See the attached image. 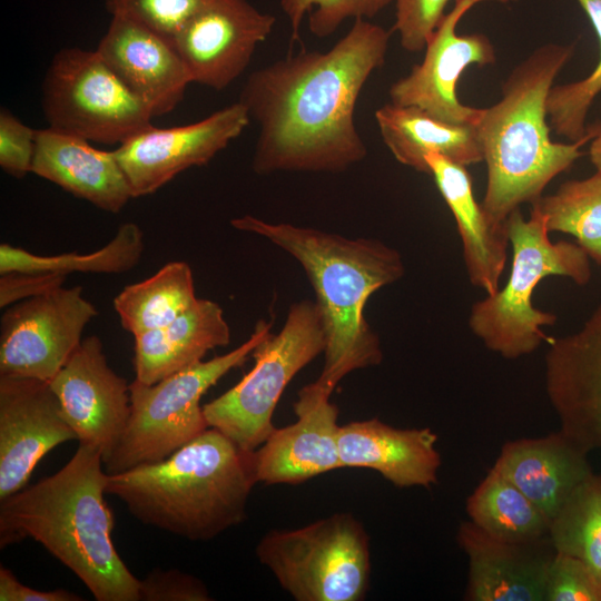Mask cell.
<instances>
[{
  "instance_id": "4316f807",
  "label": "cell",
  "mask_w": 601,
  "mask_h": 601,
  "mask_svg": "<svg viewBox=\"0 0 601 601\" xmlns=\"http://www.w3.org/2000/svg\"><path fill=\"white\" fill-rule=\"evenodd\" d=\"M197 300L190 266L170 262L147 279L126 286L112 304L124 329L136 336L171 323Z\"/></svg>"
},
{
  "instance_id": "d6986e66",
  "label": "cell",
  "mask_w": 601,
  "mask_h": 601,
  "mask_svg": "<svg viewBox=\"0 0 601 601\" xmlns=\"http://www.w3.org/2000/svg\"><path fill=\"white\" fill-rule=\"evenodd\" d=\"M96 50L154 117L173 111L193 82L174 43L132 19L112 16Z\"/></svg>"
},
{
  "instance_id": "484cf974",
  "label": "cell",
  "mask_w": 601,
  "mask_h": 601,
  "mask_svg": "<svg viewBox=\"0 0 601 601\" xmlns=\"http://www.w3.org/2000/svg\"><path fill=\"white\" fill-rule=\"evenodd\" d=\"M375 121L393 157L416 171L428 175L430 152L463 166L483 161L475 125L443 121L417 107L391 102L376 109Z\"/></svg>"
},
{
  "instance_id": "7402d4cb",
  "label": "cell",
  "mask_w": 601,
  "mask_h": 601,
  "mask_svg": "<svg viewBox=\"0 0 601 601\" xmlns=\"http://www.w3.org/2000/svg\"><path fill=\"white\" fill-rule=\"evenodd\" d=\"M588 454L561 430L506 442L492 466L549 520L592 473Z\"/></svg>"
},
{
  "instance_id": "44dd1931",
  "label": "cell",
  "mask_w": 601,
  "mask_h": 601,
  "mask_svg": "<svg viewBox=\"0 0 601 601\" xmlns=\"http://www.w3.org/2000/svg\"><path fill=\"white\" fill-rule=\"evenodd\" d=\"M437 435L428 427L398 428L377 418L341 425L338 452L343 467L378 472L397 487H430L442 464Z\"/></svg>"
},
{
  "instance_id": "603a6c76",
  "label": "cell",
  "mask_w": 601,
  "mask_h": 601,
  "mask_svg": "<svg viewBox=\"0 0 601 601\" xmlns=\"http://www.w3.org/2000/svg\"><path fill=\"white\" fill-rule=\"evenodd\" d=\"M31 173L108 213H119L134 198L114 150L49 127L37 130Z\"/></svg>"
},
{
  "instance_id": "d590c367",
  "label": "cell",
  "mask_w": 601,
  "mask_h": 601,
  "mask_svg": "<svg viewBox=\"0 0 601 601\" xmlns=\"http://www.w3.org/2000/svg\"><path fill=\"white\" fill-rule=\"evenodd\" d=\"M452 0H395L393 30L407 52L424 50ZM455 1V0H454Z\"/></svg>"
},
{
  "instance_id": "60d3db41",
  "label": "cell",
  "mask_w": 601,
  "mask_h": 601,
  "mask_svg": "<svg viewBox=\"0 0 601 601\" xmlns=\"http://www.w3.org/2000/svg\"><path fill=\"white\" fill-rule=\"evenodd\" d=\"M590 159L598 173H601V128L593 137L590 146Z\"/></svg>"
},
{
  "instance_id": "b9f144b4",
  "label": "cell",
  "mask_w": 601,
  "mask_h": 601,
  "mask_svg": "<svg viewBox=\"0 0 601 601\" xmlns=\"http://www.w3.org/2000/svg\"><path fill=\"white\" fill-rule=\"evenodd\" d=\"M505 1H506V3H508V2L519 1V0H505Z\"/></svg>"
},
{
  "instance_id": "74e56055",
  "label": "cell",
  "mask_w": 601,
  "mask_h": 601,
  "mask_svg": "<svg viewBox=\"0 0 601 601\" xmlns=\"http://www.w3.org/2000/svg\"><path fill=\"white\" fill-rule=\"evenodd\" d=\"M205 583L177 569L152 570L140 580L139 601H209Z\"/></svg>"
},
{
  "instance_id": "836d02e7",
  "label": "cell",
  "mask_w": 601,
  "mask_h": 601,
  "mask_svg": "<svg viewBox=\"0 0 601 601\" xmlns=\"http://www.w3.org/2000/svg\"><path fill=\"white\" fill-rule=\"evenodd\" d=\"M204 0H106L111 16L132 19L174 43L184 23Z\"/></svg>"
},
{
  "instance_id": "8992f818",
  "label": "cell",
  "mask_w": 601,
  "mask_h": 601,
  "mask_svg": "<svg viewBox=\"0 0 601 601\" xmlns=\"http://www.w3.org/2000/svg\"><path fill=\"white\" fill-rule=\"evenodd\" d=\"M506 227L512 248L509 279L472 305L469 327L487 349L515 359L552 339L543 327L553 325L556 316L533 305L539 283L548 276H562L583 286L592 272L590 257L578 244L551 242L544 217L534 206L528 219L520 208L513 210Z\"/></svg>"
},
{
  "instance_id": "d4e9b609",
  "label": "cell",
  "mask_w": 601,
  "mask_h": 601,
  "mask_svg": "<svg viewBox=\"0 0 601 601\" xmlns=\"http://www.w3.org/2000/svg\"><path fill=\"white\" fill-rule=\"evenodd\" d=\"M229 342L230 328L221 307L198 298L171 323L135 336V380L157 383L201 362L207 352Z\"/></svg>"
},
{
  "instance_id": "9a60e30c",
  "label": "cell",
  "mask_w": 601,
  "mask_h": 601,
  "mask_svg": "<svg viewBox=\"0 0 601 601\" xmlns=\"http://www.w3.org/2000/svg\"><path fill=\"white\" fill-rule=\"evenodd\" d=\"M49 384L79 444L98 450L105 463L127 427L130 391L108 365L100 338H83Z\"/></svg>"
},
{
  "instance_id": "ba28073f",
  "label": "cell",
  "mask_w": 601,
  "mask_h": 601,
  "mask_svg": "<svg viewBox=\"0 0 601 601\" xmlns=\"http://www.w3.org/2000/svg\"><path fill=\"white\" fill-rule=\"evenodd\" d=\"M255 553L296 601H362L370 589V538L351 513H334L294 530H272Z\"/></svg>"
},
{
  "instance_id": "f1b7e54d",
  "label": "cell",
  "mask_w": 601,
  "mask_h": 601,
  "mask_svg": "<svg viewBox=\"0 0 601 601\" xmlns=\"http://www.w3.org/2000/svg\"><path fill=\"white\" fill-rule=\"evenodd\" d=\"M144 248L142 230L135 223L122 224L108 244L88 254L37 255L4 243L0 245V274H122L139 263Z\"/></svg>"
},
{
  "instance_id": "cb8c5ba5",
  "label": "cell",
  "mask_w": 601,
  "mask_h": 601,
  "mask_svg": "<svg viewBox=\"0 0 601 601\" xmlns=\"http://www.w3.org/2000/svg\"><path fill=\"white\" fill-rule=\"evenodd\" d=\"M425 162L456 221L471 284L486 295L494 294L500 288L510 244L506 221L495 225L489 219L475 199L466 166L435 152L427 154Z\"/></svg>"
},
{
  "instance_id": "277c9868",
  "label": "cell",
  "mask_w": 601,
  "mask_h": 601,
  "mask_svg": "<svg viewBox=\"0 0 601 601\" xmlns=\"http://www.w3.org/2000/svg\"><path fill=\"white\" fill-rule=\"evenodd\" d=\"M573 52L574 45L560 43L533 50L510 72L499 101L482 108L475 122L486 165L481 205L495 225H504L522 204L536 201L549 183L583 155L581 147L600 129L591 127L569 144L551 139L549 92Z\"/></svg>"
},
{
  "instance_id": "1f68e13d",
  "label": "cell",
  "mask_w": 601,
  "mask_h": 601,
  "mask_svg": "<svg viewBox=\"0 0 601 601\" xmlns=\"http://www.w3.org/2000/svg\"><path fill=\"white\" fill-rule=\"evenodd\" d=\"M585 12L600 43V58L593 71L585 78L553 86L546 101L548 121L551 129L570 141L581 139L589 128L585 120L591 105L601 92V0H577Z\"/></svg>"
},
{
  "instance_id": "ffe728a7",
  "label": "cell",
  "mask_w": 601,
  "mask_h": 601,
  "mask_svg": "<svg viewBox=\"0 0 601 601\" xmlns=\"http://www.w3.org/2000/svg\"><path fill=\"white\" fill-rule=\"evenodd\" d=\"M457 543L469 560L465 600L545 601L548 568L555 552L550 538L508 542L463 521Z\"/></svg>"
},
{
  "instance_id": "e575fe53",
  "label": "cell",
  "mask_w": 601,
  "mask_h": 601,
  "mask_svg": "<svg viewBox=\"0 0 601 601\" xmlns=\"http://www.w3.org/2000/svg\"><path fill=\"white\" fill-rule=\"evenodd\" d=\"M545 601H601V580L580 559L554 552L548 568Z\"/></svg>"
},
{
  "instance_id": "5bb4252c",
  "label": "cell",
  "mask_w": 601,
  "mask_h": 601,
  "mask_svg": "<svg viewBox=\"0 0 601 601\" xmlns=\"http://www.w3.org/2000/svg\"><path fill=\"white\" fill-rule=\"evenodd\" d=\"M246 107L236 101L194 124L150 127L114 150L134 198L155 193L181 171L209 162L249 125Z\"/></svg>"
},
{
  "instance_id": "4dcf8cb0",
  "label": "cell",
  "mask_w": 601,
  "mask_h": 601,
  "mask_svg": "<svg viewBox=\"0 0 601 601\" xmlns=\"http://www.w3.org/2000/svg\"><path fill=\"white\" fill-rule=\"evenodd\" d=\"M555 552L580 559L601 580V474L584 480L550 521Z\"/></svg>"
},
{
  "instance_id": "52a82bcc",
  "label": "cell",
  "mask_w": 601,
  "mask_h": 601,
  "mask_svg": "<svg viewBox=\"0 0 601 601\" xmlns=\"http://www.w3.org/2000/svg\"><path fill=\"white\" fill-rule=\"evenodd\" d=\"M270 335V324L259 321L249 338L227 354L201 361L154 384H129L130 416L111 456L108 474L162 461L205 430L203 395L233 368L242 365Z\"/></svg>"
},
{
  "instance_id": "e0dca14e",
  "label": "cell",
  "mask_w": 601,
  "mask_h": 601,
  "mask_svg": "<svg viewBox=\"0 0 601 601\" xmlns=\"http://www.w3.org/2000/svg\"><path fill=\"white\" fill-rule=\"evenodd\" d=\"M544 377L560 430L587 452L601 450V305L577 332L549 342Z\"/></svg>"
},
{
  "instance_id": "f546056e",
  "label": "cell",
  "mask_w": 601,
  "mask_h": 601,
  "mask_svg": "<svg viewBox=\"0 0 601 601\" xmlns=\"http://www.w3.org/2000/svg\"><path fill=\"white\" fill-rule=\"evenodd\" d=\"M531 205L542 214L550 233L572 235L590 259L601 265V173L568 180Z\"/></svg>"
},
{
  "instance_id": "7c38bea8",
  "label": "cell",
  "mask_w": 601,
  "mask_h": 601,
  "mask_svg": "<svg viewBox=\"0 0 601 601\" xmlns=\"http://www.w3.org/2000/svg\"><path fill=\"white\" fill-rule=\"evenodd\" d=\"M482 1L506 3L505 0H455L430 37L423 60L390 87L391 104L417 107L443 121L475 125L482 108L463 105L457 98L456 85L466 68L492 65L496 55L487 36L457 35L456 27L469 10Z\"/></svg>"
},
{
  "instance_id": "8fae6325",
  "label": "cell",
  "mask_w": 601,
  "mask_h": 601,
  "mask_svg": "<svg viewBox=\"0 0 601 601\" xmlns=\"http://www.w3.org/2000/svg\"><path fill=\"white\" fill-rule=\"evenodd\" d=\"M96 315L80 286H61L6 307L0 324V376L50 382Z\"/></svg>"
},
{
  "instance_id": "ab89813d",
  "label": "cell",
  "mask_w": 601,
  "mask_h": 601,
  "mask_svg": "<svg viewBox=\"0 0 601 601\" xmlns=\"http://www.w3.org/2000/svg\"><path fill=\"white\" fill-rule=\"evenodd\" d=\"M82 597L65 589L40 591L21 583L7 568H0V601H81Z\"/></svg>"
},
{
  "instance_id": "d6a6232c",
  "label": "cell",
  "mask_w": 601,
  "mask_h": 601,
  "mask_svg": "<svg viewBox=\"0 0 601 601\" xmlns=\"http://www.w3.org/2000/svg\"><path fill=\"white\" fill-rule=\"evenodd\" d=\"M393 0H279V7L288 20L290 43L300 41V28L305 17L317 38L333 35L343 22L353 19L370 20Z\"/></svg>"
},
{
  "instance_id": "4fadbf2b",
  "label": "cell",
  "mask_w": 601,
  "mask_h": 601,
  "mask_svg": "<svg viewBox=\"0 0 601 601\" xmlns=\"http://www.w3.org/2000/svg\"><path fill=\"white\" fill-rule=\"evenodd\" d=\"M276 17L248 0H204L174 39L193 82L223 90L248 67Z\"/></svg>"
},
{
  "instance_id": "5b68a950",
  "label": "cell",
  "mask_w": 601,
  "mask_h": 601,
  "mask_svg": "<svg viewBox=\"0 0 601 601\" xmlns=\"http://www.w3.org/2000/svg\"><path fill=\"white\" fill-rule=\"evenodd\" d=\"M252 453L208 427L162 461L108 474L106 493L146 525L208 541L246 519Z\"/></svg>"
},
{
  "instance_id": "6da1fadb",
  "label": "cell",
  "mask_w": 601,
  "mask_h": 601,
  "mask_svg": "<svg viewBox=\"0 0 601 601\" xmlns=\"http://www.w3.org/2000/svg\"><path fill=\"white\" fill-rule=\"evenodd\" d=\"M391 36L357 19L326 52L302 50L252 72L238 101L259 127L253 170L341 173L362 161L367 148L355 107Z\"/></svg>"
},
{
  "instance_id": "9c48e42d",
  "label": "cell",
  "mask_w": 601,
  "mask_h": 601,
  "mask_svg": "<svg viewBox=\"0 0 601 601\" xmlns=\"http://www.w3.org/2000/svg\"><path fill=\"white\" fill-rule=\"evenodd\" d=\"M324 349V324L317 303H294L283 328L253 351V368L231 388L203 405L208 426L242 450L255 451L275 428L273 415L287 384Z\"/></svg>"
},
{
  "instance_id": "8d00e7d4",
  "label": "cell",
  "mask_w": 601,
  "mask_h": 601,
  "mask_svg": "<svg viewBox=\"0 0 601 601\" xmlns=\"http://www.w3.org/2000/svg\"><path fill=\"white\" fill-rule=\"evenodd\" d=\"M37 130L24 125L7 108L0 111V167L14 178L31 173Z\"/></svg>"
},
{
  "instance_id": "f35d334b",
  "label": "cell",
  "mask_w": 601,
  "mask_h": 601,
  "mask_svg": "<svg viewBox=\"0 0 601 601\" xmlns=\"http://www.w3.org/2000/svg\"><path fill=\"white\" fill-rule=\"evenodd\" d=\"M0 276L1 308L61 287L67 277L55 273L22 272H10Z\"/></svg>"
},
{
  "instance_id": "30bf717a",
  "label": "cell",
  "mask_w": 601,
  "mask_h": 601,
  "mask_svg": "<svg viewBox=\"0 0 601 601\" xmlns=\"http://www.w3.org/2000/svg\"><path fill=\"white\" fill-rule=\"evenodd\" d=\"M49 128L99 144L121 145L150 128L152 114L97 50L63 48L42 85Z\"/></svg>"
},
{
  "instance_id": "83f0119b",
  "label": "cell",
  "mask_w": 601,
  "mask_h": 601,
  "mask_svg": "<svg viewBox=\"0 0 601 601\" xmlns=\"http://www.w3.org/2000/svg\"><path fill=\"white\" fill-rule=\"evenodd\" d=\"M466 512L476 526L503 541L530 543L549 538V520L493 467L467 497Z\"/></svg>"
},
{
  "instance_id": "ac0fdd59",
  "label": "cell",
  "mask_w": 601,
  "mask_h": 601,
  "mask_svg": "<svg viewBox=\"0 0 601 601\" xmlns=\"http://www.w3.org/2000/svg\"><path fill=\"white\" fill-rule=\"evenodd\" d=\"M331 392L315 382L294 403L296 422L274 428L252 453L256 482L296 484L342 469L338 452V408Z\"/></svg>"
},
{
  "instance_id": "7a4b0ae2",
  "label": "cell",
  "mask_w": 601,
  "mask_h": 601,
  "mask_svg": "<svg viewBox=\"0 0 601 601\" xmlns=\"http://www.w3.org/2000/svg\"><path fill=\"white\" fill-rule=\"evenodd\" d=\"M100 452L79 444L55 474L0 500L1 549L32 539L71 570L98 601H139L140 579L112 541Z\"/></svg>"
},
{
  "instance_id": "2e32d148",
  "label": "cell",
  "mask_w": 601,
  "mask_h": 601,
  "mask_svg": "<svg viewBox=\"0 0 601 601\" xmlns=\"http://www.w3.org/2000/svg\"><path fill=\"white\" fill-rule=\"evenodd\" d=\"M77 440L49 382L0 376V500L27 484L53 447Z\"/></svg>"
},
{
  "instance_id": "3957f363",
  "label": "cell",
  "mask_w": 601,
  "mask_h": 601,
  "mask_svg": "<svg viewBox=\"0 0 601 601\" xmlns=\"http://www.w3.org/2000/svg\"><path fill=\"white\" fill-rule=\"evenodd\" d=\"M242 231L266 238L304 268L322 312L325 349L317 385L333 392L353 371L378 365L380 337L364 316L368 298L405 273L401 254L374 238H347L312 227L269 223L252 215L230 220Z\"/></svg>"
}]
</instances>
